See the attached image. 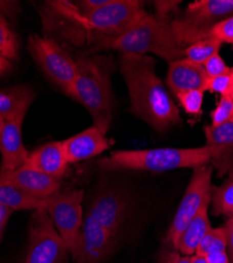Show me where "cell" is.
<instances>
[{"instance_id": "cell-29", "label": "cell", "mask_w": 233, "mask_h": 263, "mask_svg": "<svg viewBox=\"0 0 233 263\" xmlns=\"http://www.w3.org/2000/svg\"><path fill=\"white\" fill-rule=\"evenodd\" d=\"M203 67L209 78L226 74L231 70V68L228 67L226 62L223 60V58L219 54L213 56L209 60H207L203 64Z\"/></svg>"}, {"instance_id": "cell-26", "label": "cell", "mask_w": 233, "mask_h": 263, "mask_svg": "<svg viewBox=\"0 0 233 263\" xmlns=\"http://www.w3.org/2000/svg\"><path fill=\"white\" fill-rule=\"evenodd\" d=\"M211 124L213 126L222 125L228 122L233 121V100L232 96H222L219 99V102L210 113Z\"/></svg>"}, {"instance_id": "cell-2", "label": "cell", "mask_w": 233, "mask_h": 263, "mask_svg": "<svg viewBox=\"0 0 233 263\" xmlns=\"http://www.w3.org/2000/svg\"><path fill=\"white\" fill-rule=\"evenodd\" d=\"M77 76L70 97L90 113L94 125L107 134L113 122L115 98L111 81L113 59L100 54L75 55Z\"/></svg>"}, {"instance_id": "cell-23", "label": "cell", "mask_w": 233, "mask_h": 263, "mask_svg": "<svg viewBox=\"0 0 233 263\" xmlns=\"http://www.w3.org/2000/svg\"><path fill=\"white\" fill-rule=\"evenodd\" d=\"M0 56L14 61L19 58V42L5 15L0 13Z\"/></svg>"}, {"instance_id": "cell-25", "label": "cell", "mask_w": 233, "mask_h": 263, "mask_svg": "<svg viewBox=\"0 0 233 263\" xmlns=\"http://www.w3.org/2000/svg\"><path fill=\"white\" fill-rule=\"evenodd\" d=\"M184 111L192 116H199L202 114V106L204 101V91L193 90L182 92L176 95Z\"/></svg>"}, {"instance_id": "cell-4", "label": "cell", "mask_w": 233, "mask_h": 263, "mask_svg": "<svg viewBox=\"0 0 233 263\" xmlns=\"http://www.w3.org/2000/svg\"><path fill=\"white\" fill-rule=\"evenodd\" d=\"M214 149L201 147H159L151 149H120L99 160L104 171H142L163 173L178 168H196L211 163Z\"/></svg>"}, {"instance_id": "cell-22", "label": "cell", "mask_w": 233, "mask_h": 263, "mask_svg": "<svg viewBox=\"0 0 233 263\" xmlns=\"http://www.w3.org/2000/svg\"><path fill=\"white\" fill-rule=\"evenodd\" d=\"M222 43L214 38H206L197 41L184 49V57L203 65L211 57L219 54Z\"/></svg>"}, {"instance_id": "cell-16", "label": "cell", "mask_w": 233, "mask_h": 263, "mask_svg": "<svg viewBox=\"0 0 233 263\" xmlns=\"http://www.w3.org/2000/svg\"><path fill=\"white\" fill-rule=\"evenodd\" d=\"M69 165L62 141H52L29 152L27 161L23 166L36 170L61 181L66 176Z\"/></svg>"}, {"instance_id": "cell-9", "label": "cell", "mask_w": 233, "mask_h": 263, "mask_svg": "<svg viewBox=\"0 0 233 263\" xmlns=\"http://www.w3.org/2000/svg\"><path fill=\"white\" fill-rule=\"evenodd\" d=\"M213 171L214 166L210 164L194 168L192 179L186 187L173 223L167 233V245L174 248L180 235L196 217L202 206L211 202V193L214 187L211 184Z\"/></svg>"}, {"instance_id": "cell-6", "label": "cell", "mask_w": 233, "mask_h": 263, "mask_svg": "<svg viewBox=\"0 0 233 263\" xmlns=\"http://www.w3.org/2000/svg\"><path fill=\"white\" fill-rule=\"evenodd\" d=\"M28 50L47 78L70 97L77 76L75 57L54 38L31 35Z\"/></svg>"}, {"instance_id": "cell-10", "label": "cell", "mask_w": 233, "mask_h": 263, "mask_svg": "<svg viewBox=\"0 0 233 263\" xmlns=\"http://www.w3.org/2000/svg\"><path fill=\"white\" fill-rule=\"evenodd\" d=\"M129 198L117 189L99 191L89 204L86 215L118 238L129 214Z\"/></svg>"}, {"instance_id": "cell-38", "label": "cell", "mask_w": 233, "mask_h": 263, "mask_svg": "<svg viewBox=\"0 0 233 263\" xmlns=\"http://www.w3.org/2000/svg\"><path fill=\"white\" fill-rule=\"evenodd\" d=\"M232 100H233V96H232ZM233 122V121H232Z\"/></svg>"}, {"instance_id": "cell-36", "label": "cell", "mask_w": 233, "mask_h": 263, "mask_svg": "<svg viewBox=\"0 0 233 263\" xmlns=\"http://www.w3.org/2000/svg\"><path fill=\"white\" fill-rule=\"evenodd\" d=\"M190 262L192 263H208L205 256H201V255H197V254L190 256Z\"/></svg>"}, {"instance_id": "cell-27", "label": "cell", "mask_w": 233, "mask_h": 263, "mask_svg": "<svg viewBox=\"0 0 233 263\" xmlns=\"http://www.w3.org/2000/svg\"><path fill=\"white\" fill-rule=\"evenodd\" d=\"M206 91L222 96H233V69L223 75L208 78Z\"/></svg>"}, {"instance_id": "cell-11", "label": "cell", "mask_w": 233, "mask_h": 263, "mask_svg": "<svg viewBox=\"0 0 233 263\" xmlns=\"http://www.w3.org/2000/svg\"><path fill=\"white\" fill-rule=\"evenodd\" d=\"M117 239L110 231L86 215L81 230L80 252L76 263H103L115 250Z\"/></svg>"}, {"instance_id": "cell-14", "label": "cell", "mask_w": 233, "mask_h": 263, "mask_svg": "<svg viewBox=\"0 0 233 263\" xmlns=\"http://www.w3.org/2000/svg\"><path fill=\"white\" fill-rule=\"evenodd\" d=\"M27 114L18 115L6 121L0 134V171H10L23 166L29 152L23 141V124Z\"/></svg>"}, {"instance_id": "cell-35", "label": "cell", "mask_w": 233, "mask_h": 263, "mask_svg": "<svg viewBox=\"0 0 233 263\" xmlns=\"http://www.w3.org/2000/svg\"><path fill=\"white\" fill-rule=\"evenodd\" d=\"M12 69H13L12 62L0 56V76L9 73L10 71H12Z\"/></svg>"}, {"instance_id": "cell-7", "label": "cell", "mask_w": 233, "mask_h": 263, "mask_svg": "<svg viewBox=\"0 0 233 263\" xmlns=\"http://www.w3.org/2000/svg\"><path fill=\"white\" fill-rule=\"evenodd\" d=\"M84 190L58 192L49 197L47 211L53 224L76 261L80 252L81 230L83 226Z\"/></svg>"}, {"instance_id": "cell-19", "label": "cell", "mask_w": 233, "mask_h": 263, "mask_svg": "<svg viewBox=\"0 0 233 263\" xmlns=\"http://www.w3.org/2000/svg\"><path fill=\"white\" fill-rule=\"evenodd\" d=\"M210 203L202 206L196 217L185 228L183 233L180 235L179 239L174 247L179 253L184 256H193L196 254L197 249L201 242L203 237L211 229L208 209Z\"/></svg>"}, {"instance_id": "cell-37", "label": "cell", "mask_w": 233, "mask_h": 263, "mask_svg": "<svg viewBox=\"0 0 233 263\" xmlns=\"http://www.w3.org/2000/svg\"><path fill=\"white\" fill-rule=\"evenodd\" d=\"M5 123H6V120L2 116H0V134H2V130L5 126Z\"/></svg>"}, {"instance_id": "cell-13", "label": "cell", "mask_w": 233, "mask_h": 263, "mask_svg": "<svg viewBox=\"0 0 233 263\" xmlns=\"http://www.w3.org/2000/svg\"><path fill=\"white\" fill-rule=\"evenodd\" d=\"M111 145L112 141L107 137V134L95 125L62 141L63 151L69 164L96 157L109 149Z\"/></svg>"}, {"instance_id": "cell-15", "label": "cell", "mask_w": 233, "mask_h": 263, "mask_svg": "<svg viewBox=\"0 0 233 263\" xmlns=\"http://www.w3.org/2000/svg\"><path fill=\"white\" fill-rule=\"evenodd\" d=\"M208 78L203 65L185 57L168 62L166 84L175 96L193 90L205 92Z\"/></svg>"}, {"instance_id": "cell-1", "label": "cell", "mask_w": 233, "mask_h": 263, "mask_svg": "<svg viewBox=\"0 0 233 263\" xmlns=\"http://www.w3.org/2000/svg\"><path fill=\"white\" fill-rule=\"evenodd\" d=\"M120 72L129 89L130 111L157 132L181 123L179 107L156 73V60L148 55L121 54Z\"/></svg>"}, {"instance_id": "cell-28", "label": "cell", "mask_w": 233, "mask_h": 263, "mask_svg": "<svg viewBox=\"0 0 233 263\" xmlns=\"http://www.w3.org/2000/svg\"><path fill=\"white\" fill-rule=\"evenodd\" d=\"M214 38L223 43L233 45V16L224 19L210 30L208 38Z\"/></svg>"}, {"instance_id": "cell-30", "label": "cell", "mask_w": 233, "mask_h": 263, "mask_svg": "<svg viewBox=\"0 0 233 263\" xmlns=\"http://www.w3.org/2000/svg\"><path fill=\"white\" fill-rule=\"evenodd\" d=\"M158 263H192V262H190V256L182 255L173 247L169 248V245H168L167 248L162 249L159 256Z\"/></svg>"}, {"instance_id": "cell-24", "label": "cell", "mask_w": 233, "mask_h": 263, "mask_svg": "<svg viewBox=\"0 0 233 263\" xmlns=\"http://www.w3.org/2000/svg\"><path fill=\"white\" fill-rule=\"evenodd\" d=\"M223 251H227V238L224 228H211L201 240L196 254L207 256Z\"/></svg>"}, {"instance_id": "cell-34", "label": "cell", "mask_w": 233, "mask_h": 263, "mask_svg": "<svg viewBox=\"0 0 233 263\" xmlns=\"http://www.w3.org/2000/svg\"><path fill=\"white\" fill-rule=\"evenodd\" d=\"M205 257L208 263H230V259L227 251L209 254Z\"/></svg>"}, {"instance_id": "cell-8", "label": "cell", "mask_w": 233, "mask_h": 263, "mask_svg": "<svg viewBox=\"0 0 233 263\" xmlns=\"http://www.w3.org/2000/svg\"><path fill=\"white\" fill-rule=\"evenodd\" d=\"M70 255L47 209L34 211L29 228L28 251L23 263H68Z\"/></svg>"}, {"instance_id": "cell-18", "label": "cell", "mask_w": 233, "mask_h": 263, "mask_svg": "<svg viewBox=\"0 0 233 263\" xmlns=\"http://www.w3.org/2000/svg\"><path fill=\"white\" fill-rule=\"evenodd\" d=\"M35 95L33 87L27 84L0 90V116L7 121L18 115L27 114Z\"/></svg>"}, {"instance_id": "cell-20", "label": "cell", "mask_w": 233, "mask_h": 263, "mask_svg": "<svg viewBox=\"0 0 233 263\" xmlns=\"http://www.w3.org/2000/svg\"><path fill=\"white\" fill-rule=\"evenodd\" d=\"M49 198H37L10 184H0V204L13 211H37L47 209Z\"/></svg>"}, {"instance_id": "cell-31", "label": "cell", "mask_w": 233, "mask_h": 263, "mask_svg": "<svg viewBox=\"0 0 233 263\" xmlns=\"http://www.w3.org/2000/svg\"><path fill=\"white\" fill-rule=\"evenodd\" d=\"M181 2H154L156 14L162 17H171L172 13H176Z\"/></svg>"}, {"instance_id": "cell-12", "label": "cell", "mask_w": 233, "mask_h": 263, "mask_svg": "<svg viewBox=\"0 0 233 263\" xmlns=\"http://www.w3.org/2000/svg\"><path fill=\"white\" fill-rule=\"evenodd\" d=\"M0 184L16 186L37 198H49L61 190V181L26 166L0 171Z\"/></svg>"}, {"instance_id": "cell-3", "label": "cell", "mask_w": 233, "mask_h": 263, "mask_svg": "<svg viewBox=\"0 0 233 263\" xmlns=\"http://www.w3.org/2000/svg\"><path fill=\"white\" fill-rule=\"evenodd\" d=\"M172 18L148 14L126 33L113 40L103 42L87 54L117 51L121 54H155L171 62L184 58V48L177 40Z\"/></svg>"}, {"instance_id": "cell-21", "label": "cell", "mask_w": 233, "mask_h": 263, "mask_svg": "<svg viewBox=\"0 0 233 263\" xmlns=\"http://www.w3.org/2000/svg\"><path fill=\"white\" fill-rule=\"evenodd\" d=\"M210 204L215 216L230 217L233 215V168L220 186L213 187Z\"/></svg>"}, {"instance_id": "cell-17", "label": "cell", "mask_w": 233, "mask_h": 263, "mask_svg": "<svg viewBox=\"0 0 233 263\" xmlns=\"http://www.w3.org/2000/svg\"><path fill=\"white\" fill-rule=\"evenodd\" d=\"M207 146L214 149L211 163L222 177L233 168V122L222 125H206L204 128Z\"/></svg>"}, {"instance_id": "cell-32", "label": "cell", "mask_w": 233, "mask_h": 263, "mask_svg": "<svg viewBox=\"0 0 233 263\" xmlns=\"http://www.w3.org/2000/svg\"><path fill=\"white\" fill-rule=\"evenodd\" d=\"M227 238V253L230 263H233V215L228 217V220L223 227Z\"/></svg>"}, {"instance_id": "cell-5", "label": "cell", "mask_w": 233, "mask_h": 263, "mask_svg": "<svg viewBox=\"0 0 233 263\" xmlns=\"http://www.w3.org/2000/svg\"><path fill=\"white\" fill-rule=\"evenodd\" d=\"M230 16H233V0H199L189 4L183 15L172 21V28L185 49L208 38L210 30Z\"/></svg>"}, {"instance_id": "cell-33", "label": "cell", "mask_w": 233, "mask_h": 263, "mask_svg": "<svg viewBox=\"0 0 233 263\" xmlns=\"http://www.w3.org/2000/svg\"><path fill=\"white\" fill-rule=\"evenodd\" d=\"M13 212H14L13 210H11L3 204H0V243H2L6 228L9 222V219L12 216Z\"/></svg>"}]
</instances>
